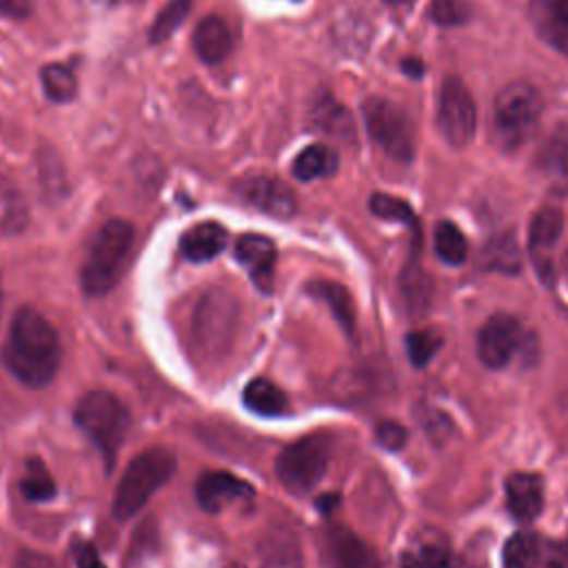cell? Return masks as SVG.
Instances as JSON below:
<instances>
[{
    "label": "cell",
    "instance_id": "obj_1",
    "mask_svg": "<svg viewBox=\"0 0 568 568\" xmlns=\"http://www.w3.org/2000/svg\"><path fill=\"white\" fill-rule=\"evenodd\" d=\"M5 364L29 389L47 387L60 366V340L56 329L36 309H21L5 345Z\"/></svg>",
    "mask_w": 568,
    "mask_h": 568
},
{
    "label": "cell",
    "instance_id": "obj_2",
    "mask_svg": "<svg viewBox=\"0 0 568 568\" xmlns=\"http://www.w3.org/2000/svg\"><path fill=\"white\" fill-rule=\"evenodd\" d=\"M136 229L128 220H109L94 238L81 269L83 291L92 298L107 295L122 278L134 246Z\"/></svg>",
    "mask_w": 568,
    "mask_h": 568
},
{
    "label": "cell",
    "instance_id": "obj_3",
    "mask_svg": "<svg viewBox=\"0 0 568 568\" xmlns=\"http://www.w3.org/2000/svg\"><path fill=\"white\" fill-rule=\"evenodd\" d=\"M176 456L165 447H154L143 451L128 471L122 473L116 495H113V516L118 520H132L138 516L145 504L173 478Z\"/></svg>",
    "mask_w": 568,
    "mask_h": 568
},
{
    "label": "cell",
    "instance_id": "obj_4",
    "mask_svg": "<svg viewBox=\"0 0 568 568\" xmlns=\"http://www.w3.org/2000/svg\"><path fill=\"white\" fill-rule=\"evenodd\" d=\"M544 113V98L529 83H511L504 87L493 107V132L504 149H520L537 130Z\"/></svg>",
    "mask_w": 568,
    "mask_h": 568
},
{
    "label": "cell",
    "instance_id": "obj_5",
    "mask_svg": "<svg viewBox=\"0 0 568 568\" xmlns=\"http://www.w3.org/2000/svg\"><path fill=\"white\" fill-rule=\"evenodd\" d=\"M74 420L78 428L89 435V439L100 449L105 464L111 471L124 435H128L132 424L128 407L107 391H92L78 402Z\"/></svg>",
    "mask_w": 568,
    "mask_h": 568
},
{
    "label": "cell",
    "instance_id": "obj_6",
    "mask_svg": "<svg viewBox=\"0 0 568 568\" xmlns=\"http://www.w3.org/2000/svg\"><path fill=\"white\" fill-rule=\"evenodd\" d=\"M366 132L389 158L411 162L415 156V130L409 116L396 102L373 96L362 105Z\"/></svg>",
    "mask_w": 568,
    "mask_h": 568
},
{
    "label": "cell",
    "instance_id": "obj_7",
    "mask_svg": "<svg viewBox=\"0 0 568 568\" xmlns=\"http://www.w3.org/2000/svg\"><path fill=\"white\" fill-rule=\"evenodd\" d=\"M331 445L325 435H306L289 445L276 460V475L291 493H309L327 475Z\"/></svg>",
    "mask_w": 568,
    "mask_h": 568
},
{
    "label": "cell",
    "instance_id": "obj_8",
    "mask_svg": "<svg viewBox=\"0 0 568 568\" xmlns=\"http://www.w3.org/2000/svg\"><path fill=\"white\" fill-rule=\"evenodd\" d=\"M437 122L439 130L445 134V138L454 147H467L478 128V113H475V102L467 89V85L449 76L442 83L439 98H437Z\"/></svg>",
    "mask_w": 568,
    "mask_h": 568
},
{
    "label": "cell",
    "instance_id": "obj_9",
    "mask_svg": "<svg viewBox=\"0 0 568 568\" xmlns=\"http://www.w3.org/2000/svg\"><path fill=\"white\" fill-rule=\"evenodd\" d=\"M522 345V327L509 313H495L478 334V355L486 368L509 366Z\"/></svg>",
    "mask_w": 568,
    "mask_h": 568
},
{
    "label": "cell",
    "instance_id": "obj_10",
    "mask_svg": "<svg viewBox=\"0 0 568 568\" xmlns=\"http://www.w3.org/2000/svg\"><path fill=\"white\" fill-rule=\"evenodd\" d=\"M564 231V214L557 207H542L533 220L529 231V249L533 267L544 285H553L555 280V265L553 251Z\"/></svg>",
    "mask_w": 568,
    "mask_h": 568
},
{
    "label": "cell",
    "instance_id": "obj_11",
    "mask_svg": "<svg viewBox=\"0 0 568 568\" xmlns=\"http://www.w3.org/2000/svg\"><path fill=\"white\" fill-rule=\"evenodd\" d=\"M238 196L271 218L287 220L298 212L295 194L278 178H269V176L246 178L238 184Z\"/></svg>",
    "mask_w": 568,
    "mask_h": 568
},
{
    "label": "cell",
    "instance_id": "obj_12",
    "mask_svg": "<svg viewBox=\"0 0 568 568\" xmlns=\"http://www.w3.org/2000/svg\"><path fill=\"white\" fill-rule=\"evenodd\" d=\"M327 568H383L375 548L347 527H329L323 535Z\"/></svg>",
    "mask_w": 568,
    "mask_h": 568
},
{
    "label": "cell",
    "instance_id": "obj_13",
    "mask_svg": "<svg viewBox=\"0 0 568 568\" xmlns=\"http://www.w3.org/2000/svg\"><path fill=\"white\" fill-rule=\"evenodd\" d=\"M233 325H235V304L229 295L218 291L203 300L196 313L194 331L203 347L218 349L233 334Z\"/></svg>",
    "mask_w": 568,
    "mask_h": 568
},
{
    "label": "cell",
    "instance_id": "obj_14",
    "mask_svg": "<svg viewBox=\"0 0 568 568\" xmlns=\"http://www.w3.org/2000/svg\"><path fill=\"white\" fill-rule=\"evenodd\" d=\"M254 495H256L254 486L227 471H209L201 475L196 484L198 504L207 513H220L231 501L254 499Z\"/></svg>",
    "mask_w": 568,
    "mask_h": 568
},
{
    "label": "cell",
    "instance_id": "obj_15",
    "mask_svg": "<svg viewBox=\"0 0 568 568\" xmlns=\"http://www.w3.org/2000/svg\"><path fill=\"white\" fill-rule=\"evenodd\" d=\"M276 258L278 249L267 235L244 233L235 244V261L251 274L263 291H271Z\"/></svg>",
    "mask_w": 568,
    "mask_h": 568
},
{
    "label": "cell",
    "instance_id": "obj_16",
    "mask_svg": "<svg viewBox=\"0 0 568 568\" xmlns=\"http://www.w3.org/2000/svg\"><path fill=\"white\" fill-rule=\"evenodd\" d=\"M533 171L551 194L568 196V138L553 136L546 141L535 154Z\"/></svg>",
    "mask_w": 568,
    "mask_h": 568
},
{
    "label": "cell",
    "instance_id": "obj_17",
    "mask_svg": "<svg viewBox=\"0 0 568 568\" xmlns=\"http://www.w3.org/2000/svg\"><path fill=\"white\" fill-rule=\"evenodd\" d=\"M531 23L546 45L568 56V0H531Z\"/></svg>",
    "mask_w": 568,
    "mask_h": 568
},
{
    "label": "cell",
    "instance_id": "obj_18",
    "mask_svg": "<svg viewBox=\"0 0 568 568\" xmlns=\"http://www.w3.org/2000/svg\"><path fill=\"white\" fill-rule=\"evenodd\" d=\"M507 504L518 522H533L544 509V480L535 473H513L507 480Z\"/></svg>",
    "mask_w": 568,
    "mask_h": 568
},
{
    "label": "cell",
    "instance_id": "obj_19",
    "mask_svg": "<svg viewBox=\"0 0 568 568\" xmlns=\"http://www.w3.org/2000/svg\"><path fill=\"white\" fill-rule=\"evenodd\" d=\"M227 246V231L218 222H201L182 233L180 254L189 263H209Z\"/></svg>",
    "mask_w": 568,
    "mask_h": 568
},
{
    "label": "cell",
    "instance_id": "obj_20",
    "mask_svg": "<svg viewBox=\"0 0 568 568\" xmlns=\"http://www.w3.org/2000/svg\"><path fill=\"white\" fill-rule=\"evenodd\" d=\"M480 265L486 271H497V274H507V276L520 274L522 254H520L518 235L513 231H501V233L493 235L482 249Z\"/></svg>",
    "mask_w": 568,
    "mask_h": 568
},
{
    "label": "cell",
    "instance_id": "obj_21",
    "mask_svg": "<svg viewBox=\"0 0 568 568\" xmlns=\"http://www.w3.org/2000/svg\"><path fill=\"white\" fill-rule=\"evenodd\" d=\"M231 47H233L231 29L218 16H209L201 21L198 27L194 29V49L201 56V60L209 62V65L222 62L231 53Z\"/></svg>",
    "mask_w": 568,
    "mask_h": 568
},
{
    "label": "cell",
    "instance_id": "obj_22",
    "mask_svg": "<svg viewBox=\"0 0 568 568\" xmlns=\"http://www.w3.org/2000/svg\"><path fill=\"white\" fill-rule=\"evenodd\" d=\"M263 568H304L300 540L291 529L276 527L261 546Z\"/></svg>",
    "mask_w": 568,
    "mask_h": 568
},
{
    "label": "cell",
    "instance_id": "obj_23",
    "mask_svg": "<svg viewBox=\"0 0 568 568\" xmlns=\"http://www.w3.org/2000/svg\"><path fill=\"white\" fill-rule=\"evenodd\" d=\"M400 291H402V298H404V304L411 313V318L420 321L431 306L433 285H431V278L426 276V271L422 269L415 251H413L411 261L407 263V267L400 276Z\"/></svg>",
    "mask_w": 568,
    "mask_h": 568
},
{
    "label": "cell",
    "instance_id": "obj_24",
    "mask_svg": "<svg viewBox=\"0 0 568 568\" xmlns=\"http://www.w3.org/2000/svg\"><path fill=\"white\" fill-rule=\"evenodd\" d=\"M306 291L313 298L323 300L331 309L334 318L345 329V334L353 336V331H355V302H353V298H351L347 287H342L338 282H331V280H313L306 287Z\"/></svg>",
    "mask_w": 568,
    "mask_h": 568
},
{
    "label": "cell",
    "instance_id": "obj_25",
    "mask_svg": "<svg viewBox=\"0 0 568 568\" xmlns=\"http://www.w3.org/2000/svg\"><path fill=\"white\" fill-rule=\"evenodd\" d=\"M242 402L251 413H258L265 418H278L285 415L289 409V400L280 387L265 380V377H256L251 380L242 391Z\"/></svg>",
    "mask_w": 568,
    "mask_h": 568
},
{
    "label": "cell",
    "instance_id": "obj_26",
    "mask_svg": "<svg viewBox=\"0 0 568 568\" xmlns=\"http://www.w3.org/2000/svg\"><path fill=\"white\" fill-rule=\"evenodd\" d=\"M27 225V203L14 180L0 176V240L16 235Z\"/></svg>",
    "mask_w": 568,
    "mask_h": 568
},
{
    "label": "cell",
    "instance_id": "obj_27",
    "mask_svg": "<svg viewBox=\"0 0 568 568\" xmlns=\"http://www.w3.org/2000/svg\"><path fill=\"white\" fill-rule=\"evenodd\" d=\"M338 154L329 145H311L295 156L291 171L300 182H311L334 176L338 171Z\"/></svg>",
    "mask_w": 568,
    "mask_h": 568
},
{
    "label": "cell",
    "instance_id": "obj_28",
    "mask_svg": "<svg viewBox=\"0 0 568 568\" xmlns=\"http://www.w3.org/2000/svg\"><path fill=\"white\" fill-rule=\"evenodd\" d=\"M433 249L437 258L451 267H460L469 258V240L451 220H442L435 225Z\"/></svg>",
    "mask_w": 568,
    "mask_h": 568
},
{
    "label": "cell",
    "instance_id": "obj_29",
    "mask_svg": "<svg viewBox=\"0 0 568 568\" xmlns=\"http://www.w3.org/2000/svg\"><path fill=\"white\" fill-rule=\"evenodd\" d=\"M313 120H315V124H318V130L327 132L334 138H340V141H353L355 138V128H353L351 113L329 96H325L318 105H315Z\"/></svg>",
    "mask_w": 568,
    "mask_h": 568
},
{
    "label": "cell",
    "instance_id": "obj_30",
    "mask_svg": "<svg viewBox=\"0 0 568 568\" xmlns=\"http://www.w3.org/2000/svg\"><path fill=\"white\" fill-rule=\"evenodd\" d=\"M542 540L537 533L531 531H520L511 535L504 544V568H537L540 557H542Z\"/></svg>",
    "mask_w": 568,
    "mask_h": 568
},
{
    "label": "cell",
    "instance_id": "obj_31",
    "mask_svg": "<svg viewBox=\"0 0 568 568\" xmlns=\"http://www.w3.org/2000/svg\"><path fill=\"white\" fill-rule=\"evenodd\" d=\"M40 81H43L45 94L53 102H70L78 92V81H76L74 72L65 65H60V62H51V65H45L40 70Z\"/></svg>",
    "mask_w": 568,
    "mask_h": 568
},
{
    "label": "cell",
    "instance_id": "obj_32",
    "mask_svg": "<svg viewBox=\"0 0 568 568\" xmlns=\"http://www.w3.org/2000/svg\"><path fill=\"white\" fill-rule=\"evenodd\" d=\"M192 3L194 0H169L149 29V40L158 45V43L171 38L173 32L184 23L189 12H192Z\"/></svg>",
    "mask_w": 568,
    "mask_h": 568
},
{
    "label": "cell",
    "instance_id": "obj_33",
    "mask_svg": "<svg viewBox=\"0 0 568 568\" xmlns=\"http://www.w3.org/2000/svg\"><path fill=\"white\" fill-rule=\"evenodd\" d=\"M25 471L27 473L21 482L23 495L32 501H49L56 495V482H53L49 469L45 467V462L38 458H32L27 462Z\"/></svg>",
    "mask_w": 568,
    "mask_h": 568
},
{
    "label": "cell",
    "instance_id": "obj_34",
    "mask_svg": "<svg viewBox=\"0 0 568 568\" xmlns=\"http://www.w3.org/2000/svg\"><path fill=\"white\" fill-rule=\"evenodd\" d=\"M442 349V336L437 331H413L407 336V355L413 366L424 368Z\"/></svg>",
    "mask_w": 568,
    "mask_h": 568
},
{
    "label": "cell",
    "instance_id": "obj_35",
    "mask_svg": "<svg viewBox=\"0 0 568 568\" xmlns=\"http://www.w3.org/2000/svg\"><path fill=\"white\" fill-rule=\"evenodd\" d=\"M371 212L383 218V220H391V222H402V225H415V214L411 209L409 203L396 198V196H387V194H373L371 203H368Z\"/></svg>",
    "mask_w": 568,
    "mask_h": 568
},
{
    "label": "cell",
    "instance_id": "obj_36",
    "mask_svg": "<svg viewBox=\"0 0 568 568\" xmlns=\"http://www.w3.org/2000/svg\"><path fill=\"white\" fill-rule=\"evenodd\" d=\"M431 19L442 27H458L471 19L469 0H433Z\"/></svg>",
    "mask_w": 568,
    "mask_h": 568
},
{
    "label": "cell",
    "instance_id": "obj_37",
    "mask_svg": "<svg viewBox=\"0 0 568 568\" xmlns=\"http://www.w3.org/2000/svg\"><path fill=\"white\" fill-rule=\"evenodd\" d=\"M418 557L422 568H462L460 557L445 544H426Z\"/></svg>",
    "mask_w": 568,
    "mask_h": 568
},
{
    "label": "cell",
    "instance_id": "obj_38",
    "mask_svg": "<svg viewBox=\"0 0 568 568\" xmlns=\"http://www.w3.org/2000/svg\"><path fill=\"white\" fill-rule=\"evenodd\" d=\"M375 437L380 442V447H385L387 451H400L407 445L409 435L402 424L394 420H385L375 426Z\"/></svg>",
    "mask_w": 568,
    "mask_h": 568
},
{
    "label": "cell",
    "instance_id": "obj_39",
    "mask_svg": "<svg viewBox=\"0 0 568 568\" xmlns=\"http://www.w3.org/2000/svg\"><path fill=\"white\" fill-rule=\"evenodd\" d=\"M537 568H568V544H546Z\"/></svg>",
    "mask_w": 568,
    "mask_h": 568
},
{
    "label": "cell",
    "instance_id": "obj_40",
    "mask_svg": "<svg viewBox=\"0 0 568 568\" xmlns=\"http://www.w3.org/2000/svg\"><path fill=\"white\" fill-rule=\"evenodd\" d=\"M74 555H76V566L78 568H107L98 555V551L92 544L76 542L74 544Z\"/></svg>",
    "mask_w": 568,
    "mask_h": 568
},
{
    "label": "cell",
    "instance_id": "obj_41",
    "mask_svg": "<svg viewBox=\"0 0 568 568\" xmlns=\"http://www.w3.org/2000/svg\"><path fill=\"white\" fill-rule=\"evenodd\" d=\"M32 12V0H0V14L8 19H25Z\"/></svg>",
    "mask_w": 568,
    "mask_h": 568
},
{
    "label": "cell",
    "instance_id": "obj_42",
    "mask_svg": "<svg viewBox=\"0 0 568 568\" xmlns=\"http://www.w3.org/2000/svg\"><path fill=\"white\" fill-rule=\"evenodd\" d=\"M16 568H56L53 561L40 553H34V551H23L19 555V561H16Z\"/></svg>",
    "mask_w": 568,
    "mask_h": 568
},
{
    "label": "cell",
    "instance_id": "obj_43",
    "mask_svg": "<svg viewBox=\"0 0 568 568\" xmlns=\"http://www.w3.org/2000/svg\"><path fill=\"white\" fill-rule=\"evenodd\" d=\"M340 501V495L338 493H327V495H323V497H318V509L323 511V513H329V511H334L336 509V504Z\"/></svg>",
    "mask_w": 568,
    "mask_h": 568
},
{
    "label": "cell",
    "instance_id": "obj_44",
    "mask_svg": "<svg viewBox=\"0 0 568 568\" xmlns=\"http://www.w3.org/2000/svg\"><path fill=\"white\" fill-rule=\"evenodd\" d=\"M402 70H404V74H409V76H413V78H420V76L424 74V65H422L420 60H413V58H409V60L402 62Z\"/></svg>",
    "mask_w": 568,
    "mask_h": 568
},
{
    "label": "cell",
    "instance_id": "obj_45",
    "mask_svg": "<svg viewBox=\"0 0 568 568\" xmlns=\"http://www.w3.org/2000/svg\"><path fill=\"white\" fill-rule=\"evenodd\" d=\"M402 568H422L420 557L413 555V553H404V555H402Z\"/></svg>",
    "mask_w": 568,
    "mask_h": 568
},
{
    "label": "cell",
    "instance_id": "obj_46",
    "mask_svg": "<svg viewBox=\"0 0 568 568\" xmlns=\"http://www.w3.org/2000/svg\"><path fill=\"white\" fill-rule=\"evenodd\" d=\"M561 271H564V276H566V280H568V251H566V256H564V261H561Z\"/></svg>",
    "mask_w": 568,
    "mask_h": 568
},
{
    "label": "cell",
    "instance_id": "obj_47",
    "mask_svg": "<svg viewBox=\"0 0 568 568\" xmlns=\"http://www.w3.org/2000/svg\"><path fill=\"white\" fill-rule=\"evenodd\" d=\"M389 5H407V3H411V0H387Z\"/></svg>",
    "mask_w": 568,
    "mask_h": 568
},
{
    "label": "cell",
    "instance_id": "obj_48",
    "mask_svg": "<svg viewBox=\"0 0 568 568\" xmlns=\"http://www.w3.org/2000/svg\"><path fill=\"white\" fill-rule=\"evenodd\" d=\"M0 315H3V280H0Z\"/></svg>",
    "mask_w": 568,
    "mask_h": 568
},
{
    "label": "cell",
    "instance_id": "obj_49",
    "mask_svg": "<svg viewBox=\"0 0 568 568\" xmlns=\"http://www.w3.org/2000/svg\"><path fill=\"white\" fill-rule=\"evenodd\" d=\"M225 568H246L244 564H238V561H231V564H227Z\"/></svg>",
    "mask_w": 568,
    "mask_h": 568
}]
</instances>
